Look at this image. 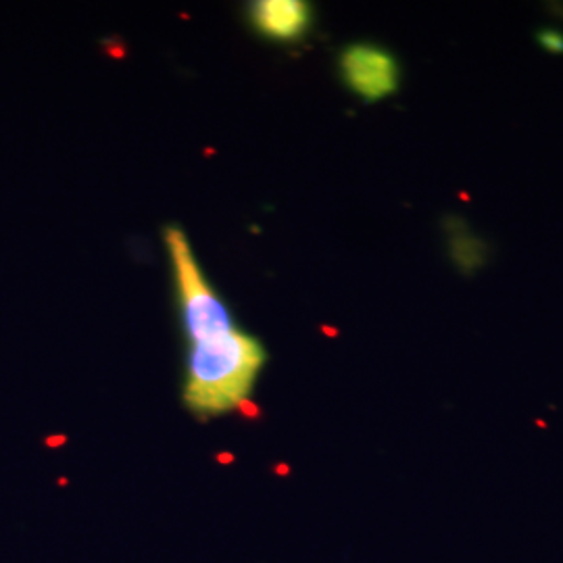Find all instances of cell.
Returning <instances> with one entry per match:
<instances>
[{
	"mask_svg": "<svg viewBox=\"0 0 563 563\" xmlns=\"http://www.w3.org/2000/svg\"><path fill=\"white\" fill-rule=\"evenodd\" d=\"M311 11L299 0H263L253 7V21L260 32L274 41H295L309 25Z\"/></svg>",
	"mask_w": 563,
	"mask_h": 563,
	"instance_id": "obj_3",
	"label": "cell"
},
{
	"mask_svg": "<svg viewBox=\"0 0 563 563\" xmlns=\"http://www.w3.org/2000/svg\"><path fill=\"white\" fill-rule=\"evenodd\" d=\"M342 76L365 101H380L399 84V67L393 55L374 44H353L342 53Z\"/></svg>",
	"mask_w": 563,
	"mask_h": 563,
	"instance_id": "obj_2",
	"label": "cell"
},
{
	"mask_svg": "<svg viewBox=\"0 0 563 563\" xmlns=\"http://www.w3.org/2000/svg\"><path fill=\"white\" fill-rule=\"evenodd\" d=\"M188 339L186 405L205 416L241 407L265 363L262 342L239 330L232 320L192 330Z\"/></svg>",
	"mask_w": 563,
	"mask_h": 563,
	"instance_id": "obj_1",
	"label": "cell"
},
{
	"mask_svg": "<svg viewBox=\"0 0 563 563\" xmlns=\"http://www.w3.org/2000/svg\"><path fill=\"white\" fill-rule=\"evenodd\" d=\"M539 41H541V44H543L547 51H551V53H563L562 34H558V32H553V30H547V32H541Z\"/></svg>",
	"mask_w": 563,
	"mask_h": 563,
	"instance_id": "obj_4",
	"label": "cell"
}]
</instances>
